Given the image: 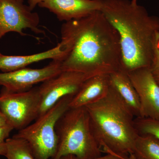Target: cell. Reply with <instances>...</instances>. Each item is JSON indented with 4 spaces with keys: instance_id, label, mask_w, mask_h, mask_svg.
Instances as JSON below:
<instances>
[{
    "instance_id": "obj_1",
    "label": "cell",
    "mask_w": 159,
    "mask_h": 159,
    "mask_svg": "<svg viewBox=\"0 0 159 159\" xmlns=\"http://www.w3.org/2000/svg\"><path fill=\"white\" fill-rule=\"evenodd\" d=\"M64 54L62 71L92 77L110 74L121 68L122 51L118 32L100 11L65 22L61 29Z\"/></svg>"
},
{
    "instance_id": "obj_2",
    "label": "cell",
    "mask_w": 159,
    "mask_h": 159,
    "mask_svg": "<svg viewBox=\"0 0 159 159\" xmlns=\"http://www.w3.org/2000/svg\"><path fill=\"white\" fill-rule=\"evenodd\" d=\"M100 11L119 34L121 68L129 73L149 67L159 18L130 0H102Z\"/></svg>"
},
{
    "instance_id": "obj_3",
    "label": "cell",
    "mask_w": 159,
    "mask_h": 159,
    "mask_svg": "<svg viewBox=\"0 0 159 159\" xmlns=\"http://www.w3.org/2000/svg\"><path fill=\"white\" fill-rule=\"evenodd\" d=\"M85 107L102 152L123 159L133 154L139 135L134 125L135 116L111 84L104 98Z\"/></svg>"
},
{
    "instance_id": "obj_4",
    "label": "cell",
    "mask_w": 159,
    "mask_h": 159,
    "mask_svg": "<svg viewBox=\"0 0 159 159\" xmlns=\"http://www.w3.org/2000/svg\"><path fill=\"white\" fill-rule=\"evenodd\" d=\"M56 131L58 147L52 159L69 155L79 159H94L102 156L86 107H70L57 121Z\"/></svg>"
},
{
    "instance_id": "obj_5",
    "label": "cell",
    "mask_w": 159,
    "mask_h": 159,
    "mask_svg": "<svg viewBox=\"0 0 159 159\" xmlns=\"http://www.w3.org/2000/svg\"><path fill=\"white\" fill-rule=\"evenodd\" d=\"M74 96L62 98L49 110L40 116L35 122L18 131L13 137L25 140L37 159H52L58 147L56 123L70 108Z\"/></svg>"
},
{
    "instance_id": "obj_6",
    "label": "cell",
    "mask_w": 159,
    "mask_h": 159,
    "mask_svg": "<svg viewBox=\"0 0 159 159\" xmlns=\"http://www.w3.org/2000/svg\"><path fill=\"white\" fill-rule=\"evenodd\" d=\"M40 103L39 87L18 93H10L2 89L0 93V110L9 125L18 130L38 118Z\"/></svg>"
},
{
    "instance_id": "obj_7",
    "label": "cell",
    "mask_w": 159,
    "mask_h": 159,
    "mask_svg": "<svg viewBox=\"0 0 159 159\" xmlns=\"http://www.w3.org/2000/svg\"><path fill=\"white\" fill-rule=\"evenodd\" d=\"M32 11L24 0H0V39L11 32L25 36L23 30L27 29L36 34H43L39 29V15Z\"/></svg>"
},
{
    "instance_id": "obj_8",
    "label": "cell",
    "mask_w": 159,
    "mask_h": 159,
    "mask_svg": "<svg viewBox=\"0 0 159 159\" xmlns=\"http://www.w3.org/2000/svg\"><path fill=\"white\" fill-rule=\"evenodd\" d=\"M90 77L80 72L62 71L57 76L43 82L39 87L41 99L39 117L63 97L75 96L84 81Z\"/></svg>"
},
{
    "instance_id": "obj_9",
    "label": "cell",
    "mask_w": 159,
    "mask_h": 159,
    "mask_svg": "<svg viewBox=\"0 0 159 159\" xmlns=\"http://www.w3.org/2000/svg\"><path fill=\"white\" fill-rule=\"evenodd\" d=\"M59 60H53L40 69L24 68L16 70L0 73V86L10 93L29 90L33 86L57 76L62 71Z\"/></svg>"
},
{
    "instance_id": "obj_10",
    "label": "cell",
    "mask_w": 159,
    "mask_h": 159,
    "mask_svg": "<svg viewBox=\"0 0 159 159\" xmlns=\"http://www.w3.org/2000/svg\"><path fill=\"white\" fill-rule=\"evenodd\" d=\"M127 73L139 97L140 116L159 119V85L150 68H142Z\"/></svg>"
},
{
    "instance_id": "obj_11",
    "label": "cell",
    "mask_w": 159,
    "mask_h": 159,
    "mask_svg": "<svg viewBox=\"0 0 159 159\" xmlns=\"http://www.w3.org/2000/svg\"><path fill=\"white\" fill-rule=\"evenodd\" d=\"M102 0H43L38 6L54 13L60 21L79 19L101 11Z\"/></svg>"
},
{
    "instance_id": "obj_12",
    "label": "cell",
    "mask_w": 159,
    "mask_h": 159,
    "mask_svg": "<svg viewBox=\"0 0 159 159\" xmlns=\"http://www.w3.org/2000/svg\"><path fill=\"white\" fill-rule=\"evenodd\" d=\"M110 86V74H100L90 77L73 97L70 107H85L98 102L107 95Z\"/></svg>"
},
{
    "instance_id": "obj_13",
    "label": "cell",
    "mask_w": 159,
    "mask_h": 159,
    "mask_svg": "<svg viewBox=\"0 0 159 159\" xmlns=\"http://www.w3.org/2000/svg\"><path fill=\"white\" fill-rule=\"evenodd\" d=\"M64 51L60 43L48 51L29 55H5L0 56V70L3 72H11L27 67L28 66L44 60H60Z\"/></svg>"
},
{
    "instance_id": "obj_14",
    "label": "cell",
    "mask_w": 159,
    "mask_h": 159,
    "mask_svg": "<svg viewBox=\"0 0 159 159\" xmlns=\"http://www.w3.org/2000/svg\"><path fill=\"white\" fill-rule=\"evenodd\" d=\"M111 84L135 117L140 116V100L128 73L120 68L110 74Z\"/></svg>"
},
{
    "instance_id": "obj_15",
    "label": "cell",
    "mask_w": 159,
    "mask_h": 159,
    "mask_svg": "<svg viewBox=\"0 0 159 159\" xmlns=\"http://www.w3.org/2000/svg\"><path fill=\"white\" fill-rule=\"evenodd\" d=\"M135 159H159V142L149 135H139L135 144Z\"/></svg>"
},
{
    "instance_id": "obj_16",
    "label": "cell",
    "mask_w": 159,
    "mask_h": 159,
    "mask_svg": "<svg viewBox=\"0 0 159 159\" xmlns=\"http://www.w3.org/2000/svg\"><path fill=\"white\" fill-rule=\"evenodd\" d=\"M7 159H37L29 144L19 138H8L6 141Z\"/></svg>"
},
{
    "instance_id": "obj_17",
    "label": "cell",
    "mask_w": 159,
    "mask_h": 159,
    "mask_svg": "<svg viewBox=\"0 0 159 159\" xmlns=\"http://www.w3.org/2000/svg\"><path fill=\"white\" fill-rule=\"evenodd\" d=\"M134 125L139 135H149L159 142V119L141 116L135 117Z\"/></svg>"
},
{
    "instance_id": "obj_18",
    "label": "cell",
    "mask_w": 159,
    "mask_h": 159,
    "mask_svg": "<svg viewBox=\"0 0 159 159\" xmlns=\"http://www.w3.org/2000/svg\"><path fill=\"white\" fill-rule=\"evenodd\" d=\"M149 68L159 85V32L157 33L154 42L152 58Z\"/></svg>"
},
{
    "instance_id": "obj_19",
    "label": "cell",
    "mask_w": 159,
    "mask_h": 159,
    "mask_svg": "<svg viewBox=\"0 0 159 159\" xmlns=\"http://www.w3.org/2000/svg\"><path fill=\"white\" fill-rule=\"evenodd\" d=\"M13 129L14 128L10 125L0 127V143L6 142V139L9 138V135Z\"/></svg>"
},
{
    "instance_id": "obj_20",
    "label": "cell",
    "mask_w": 159,
    "mask_h": 159,
    "mask_svg": "<svg viewBox=\"0 0 159 159\" xmlns=\"http://www.w3.org/2000/svg\"><path fill=\"white\" fill-rule=\"evenodd\" d=\"M60 159H79L76 157L74 156L69 155L65 156L62 157ZM94 159H123L121 157L112 154H106L105 155L101 156V157L97 158Z\"/></svg>"
},
{
    "instance_id": "obj_21",
    "label": "cell",
    "mask_w": 159,
    "mask_h": 159,
    "mask_svg": "<svg viewBox=\"0 0 159 159\" xmlns=\"http://www.w3.org/2000/svg\"><path fill=\"white\" fill-rule=\"evenodd\" d=\"M9 125L8 120L4 114L0 110V127Z\"/></svg>"
},
{
    "instance_id": "obj_22",
    "label": "cell",
    "mask_w": 159,
    "mask_h": 159,
    "mask_svg": "<svg viewBox=\"0 0 159 159\" xmlns=\"http://www.w3.org/2000/svg\"><path fill=\"white\" fill-rule=\"evenodd\" d=\"M6 152V142L0 143V156H5Z\"/></svg>"
},
{
    "instance_id": "obj_23",
    "label": "cell",
    "mask_w": 159,
    "mask_h": 159,
    "mask_svg": "<svg viewBox=\"0 0 159 159\" xmlns=\"http://www.w3.org/2000/svg\"><path fill=\"white\" fill-rule=\"evenodd\" d=\"M124 159H135L133 155H130L129 156V157H128L127 158H124Z\"/></svg>"
},
{
    "instance_id": "obj_24",
    "label": "cell",
    "mask_w": 159,
    "mask_h": 159,
    "mask_svg": "<svg viewBox=\"0 0 159 159\" xmlns=\"http://www.w3.org/2000/svg\"><path fill=\"white\" fill-rule=\"evenodd\" d=\"M137 1L138 0H132V2L134 3H137Z\"/></svg>"
},
{
    "instance_id": "obj_25",
    "label": "cell",
    "mask_w": 159,
    "mask_h": 159,
    "mask_svg": "<svg viewBox=\"0 0 159 159\" xmlns=\"http://www.w3.org/2000/svg\"><path fill=\"white\" fill-rule=\"evenodd\" d=\"M2 54H1V52H0V56L2 55Z\"/></svg>"
},
{
    "instance_id": "obj_26",
    "label": "cell",
    "mask_w": 159,
    "mask_h": 159,
    "mask_svg": "<svg viewBox=\"0 0 159 159\" xmlns=\"http://www.w3.org/2000/svg\"><path fill=\"white\" fill-rule=\"evenodd\" d=\"M0 159H1V158H0Z\"/></svg>"
}]
</instances>
